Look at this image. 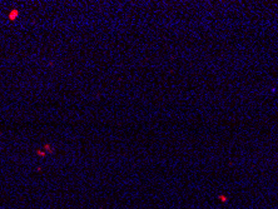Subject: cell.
Here are the masks:
<instances>
[{
  "instance_id": "cell-1",
  "label": "cell",
  "mask_w": 278,
  "mask_h": 209,
  "mask_svg": "<svg viewBox=\"0 0 278 209\" xmlns=\"http://www.w3.org/2000/svg\"><path fill=\"white\" fill-rule=\"evenodd\" d=\"M18 15H19V11H18V10H12V13L9 14V19L10 20H15L18 18Z\"/></svg>"
},
{
  "instance_id": "cell-2",
  "label": "cell",
  "mask_w": 278,
  "mask_h": 209,
  "mask_svg": "<svg viewBox=\"0 0 278 209\" xmlns=\"http://www.w3.org/2000/svg\"><path fill=\"white\" fill-rule=\"evenodd\" d=\"M44 147H45V149H46V150H49V152H53V149L50 148V145H49V144H45Z\"/></svg>"
},
{
  "instance_id": "cell-3",
  "label": "cell",
  "mask_w": 278,
  "mask_h": 209,
  "mask_svg": "<svg viewBox=\"0 0 278 209\" xmlns=\"http://www.w3.org/2000/svg\"><path fill=\"white\" fill-rule=\"evenodd\" d=\"M37 153H38V155H40V157H45V153H44V152H37Z\"/></svg>"
}]
</instances>
